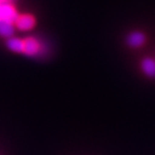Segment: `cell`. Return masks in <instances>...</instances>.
Wrapping results in <instances>:
<instances>
[{"label":"cell","instance_id":"52a82bcc","mask_svg":"<svg viewBox=\"0 0 155 155\" xmlns=\"http://www.w3.org/2000/svg\"><path fill=\"white\" fill-rule=\"evenodd\" d=\"M7 48L14 52H23V40L19 38H9Z\"/></svg>","mask_w":155,"mask_h":155},{"label":"cell","instance_id":"7a4b0ae2","mask_svg":"<svg viewBox=\"0 0 155 155\" xmlns=\"http://www.w3.org/2000/svg\"><path fill=\"white\" fill-rule=\"evenodd\" d=\"M41 51V43L35 38H27L23 40V54L28 57H35Z\"/></svg>","mask_w":155,"mask_h":155},{"label":"cell","instance_id":"277c9868","mask_svg":"<svg viewBox=\"0 0 155 155\" xmlns=\"http://www.w3.org/2000/svg\"><path fill=\"white\" fill-rule=\"evenodd\" d=\"M146 41V36L141 31L130 32L126 38V42L130 48H140Z\"/></svg>","mask_w":155,"mask_h":155},{"label":"cell","instance_id":"5b68a950","mask_svg":"<svg viewBox=\"0 0 155 155\" xmlns=\"http://www.w3.org/2000/svg\"><path fill=\"white\" fill-rule=\"evenodd\" d=\"M141 70L149 78H155V61L153 58H145L141 61Z\"/></svg>","mask_w":155,"mask_h":155},{"label":"cell","instance_id":"3957f363","mask_svg":"<svg viewBox=\"0 0 155 155\" xmlns=\"http://www.w3.org/2000/svg\"><path fill=\"white\" fill-rule=\"evenodd\" d=\"M15 25L18 29L22 30V31H26V30L31 29L35 24V19L32 15L30 14H23L17 17L15 20Z\"/></svg>","mask_w":155,"mask_h":155},{"label":"cell","instance_id":"8992f818","mask_svg":"<svg viewBox=\"0 0 155 155\" xmlns=\"http://www.w3.org/2000/svg\"><path fill=\"white\" fill-rule=\"evenodd\" d=\"M14 32V26L12 22L1 21L0 22V35L4 38H10Z\"/></svg>","mask_w":155,"mask_h":155},{"label":"cell","instance_id":"6da1fadb","mask_svg":"<svg viewBox=\"0 0 155 155\" xmlns=\"http://www.w3.org/2000/svg\"><path fill=\"white\" fill-rule=\"evenodd\" d=\"M17 17V12L10 3H0V22L1 21H8V22L14 23Z\"/></svg>","mask_w":155,"mask_h":155},{"label":"cell","instance_id":"ba28073f","mask_svg":"<svg viewBox=\"0 0 155 155\" xmlns=\"http://www.w3.org/2000/svg\"><path fill=\"white\" fill-rule=\"evenodd\" d=\"M5 2H10V0H0V3H5Z\"/></svg>","mask_w":155,"mask_h":155}]
</instances>
